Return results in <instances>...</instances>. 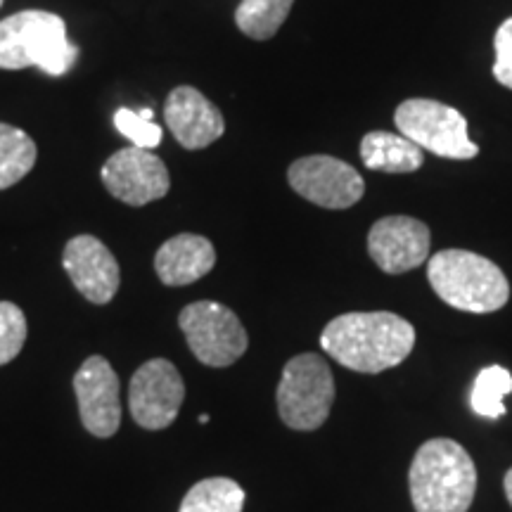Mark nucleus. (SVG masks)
Returning <instances> with one entry per match:
<instances>
[{"instance_id": "obj_1", "label": "nucleus", "mask_w": 512, "mask_h": 512, "mask_svg": "<svg viewBox=\"0 0 512 512\" xmlns=\"http://www.w3.org/2000/svg\"><path fill=\"white\" fill-rule=\"evenodd\" d=\"M320 347L339 366L377 375L401 366L415 347V328L389 311L344 313L332 318L320 335Z\"/></svg>"}, {"instance_id": "obj_2", "label": "nucleus", "mask_w": 512, "mask_h": 512, "mask_svg": "<svg viewBox=\"0 0 512 512\" xmlns=\"http://www.w3.org/2000/svg\"><path fill=\"white\" fill-rule=\"evenodd\" d=\"M408 486L415 512H467L477 494L475 460L458 441L430 439L415 453Z\"/></svg>"}, {"instance_id": "obj_3", "label": "nucleus", "mask_w": 512, "mask_h": 512, "mask_svg": "<svg viewBox=\"0 0 512 512\" xmlns=\"http://www.w3.org/2000/svg\"><path fill=\"white\" fill-rule=\"evenodd\" d=\"M427 278L441 302L467 313L501 311L510 299L505 273L494 261L467 249H444L427 264Z\"/></svg>"}, {"instance_id": "obj_4", "label": "nucleus", "mask_w": 512, "mask_h": 512, "mask_svg": "<svg viewBox=\"0 0 512 512\" xmlns=\"http://www.w3.org/2000/svg\"><path fill=\"white\" fill-rule=\"evenodd\" d=\"M79 48L69 43L67 24L46 10H24L0 22V69L38 67L62 76L76 64Z\"/></svg>"}, {"instance_id": "obj_5", "label": "nucleus", "mask_w": 512, "mask_h": 512, "mask_svg": "<svg viewBox=\"0 0 512 512\" xmlns=\"http://www.w3.org/2000/svg\"><path fill=\"white\" fill-rule=\"evenodd\" d=\"M278 415L290 430L313 432L325 425L335 403V377L318 354H299L287 361L280 377Z\"/></svg>"}, {"instance_id": "obj_6", "label": "nucleus", "mask_w": 512, "mask_h": 512, "mask_svg": "<svg viewBox=\"0 0 512 512\" xmlns=\"http://www.w3.org/2000/svg\"><path fill=\"white\" fill-rule=\"evenodd\" d=\"M394 124L401 136L437 157L475 159L479 155V147L467 133V119L444 102L427 98L401 102L394 112Z\"/></svg>"}, {"instance_id": "obj_7", "label": "nucleus", "mask_w": 512, "mask_h": 512, "mask_svg": "<svg viewBox=\"0 0 512 512\" xmlns=\"http://www.w3.org/2000/svg\"><path fill=\"white\" fill-rule=\"evenodd\" d=\"M178 328L195 358L209 368H228L245 356L249 337L238 313L219 302L188 304L178 316Z\"/></svg>"}, {"instance_id": "obj_8", "label": "nucleus", "mask_w": 512, "mask_h": 512, "mask_svg": "<svg viewBox=\"0 0 512 512\" xmlns=\"http://www.w3.org/2000/svg\"><path fill=\"white\" fill-rule=\"evenodd\" d=\"M185 382L166 358H152L140 366L128 384V411L143 430H166L181 413Z\"/></svg>"}, {"instance_id": "obj_9", "label": "nucleus", "mask_w": 512, "mask_h": 512, "mask_svg": "<svg viewBox=\"0 0 512 512\" xmlns=\"http://www.w3.org/2000/svg\"><path fill=\"white\" fill-rule=\"evenodd\" d=\"M292 190L323 209H349L366 195V181L354 166L330 155L297 159L287 171Z\"/></svg>"}, {"instance_id": "obj_10", "label": "nucleus", "mask_w": 512, "mask_h": 512, "mask_svg": "<svg viewBox=\"0 0 512 512\" xmlns=\"http://www.w3.org/2000/svg\"><path fill=\"white\" fill-rule=\"evenodd\" d=\"M100 176L107 192L131 207H145V204L162 200L171 188L166 164L155 152L143 150V147H126V150L114 152L102 166Z\"/></svg>"}, {"instance_id": "obj_11", "label": "nucleus", "mask_w": 512, "mask_h": 512, "mask_svg": "<svg viewBox=\"0 0 512 512\" xmlns=\"http://www.w3.org/2000/svg\"><path fill=\"white\" fill-rule=\"evenodd\" d=\"M119 375L105 356H88L74 375L79 418L98 439H110L121 427Z\"/></svg>"}, {"instance_id": "obj_12", "label": "nucleus", "mask_w": 512, "mask_h": 512, "mask_svg": "<svg viewBox=\"0 0 512 512\" xmlns=\"http://www.w3.org/2000/svg\"><path fill=\"white\" fill-rule=\"evenodd\" d=\"M430 228L411 216H387L368 233L370 259L389 275L413 271L430 259Z\"/></svg>"}, {"instance_id": "obj_13", "label": "nucleus", "mask_w": 512, "mask_h": 512, "mask_svg": "<svg viewBox=\"0 0 512 512\" xmlns=\"http://www.w3.org/2000/svg\"><path fill=\"white\" fill-rule=\"evenodd\" d=\"M62 266L76 290L91 304H110L121 285L114 254L93 235H76L62 252Z\"/></svg>"}, {"instance_id": "obj_14", "label": "nucleus", "mask_w": 512, "mask_h": 512, "mask_svg": "<svg viewBox=\"0 0 512 512\" xmlns=\"http://www.w3.org/2000/svg\"><path fill=\"white\" fill-rule=\"evenodd\" d=\"M164 119L185 150H204L226 131L219 107L192 86H178L169 93Z\"/></svg>"}, {"instance_id": "obj_15", "label": "nucleus", "mask_w": 512, "mask_h": 512, "mask_svg": "<svg viewBox=\"0 0 512 512\" xmlns=\"http://www.w3.org/2000/svg\"><path fill=\"white\" fill-rule=\"evenodd\" d=\"M216 264V249L207 238L181 233L166 240L155 256V271L164 285H192L211 273Z\"/></svg>"}, {"instance_id": "obj_16", "label": "nucleus", "mask_w": 512, "mask_h": 512, "mask_svg": "<svg viewBox=\"0 0 512 512\" xmlns=\"http://www.w3.org/2000/svg\"><path fill=\"white\" fill-rule=\"evenodd\" d=\"M361 159L370 171H384V174H411L418 171L425 157L413 140L401 133L370 131L361 140Z\"/></svg>"}, {"instance_id": "obj_17", "label": "nucleus", "mask_w": 512, "mask_h": 512, "mask_svg": "<svg viewBox=\"0 0 512 512\" xmlns=\"http://www.w3.org/2000/svg\"><path fill=\"white\" fill-rule=\"evenodd\" d=\"M38 150L22 128L0 124V190L17 185L36 166Z\"/></svg>"}, {"instance_id": "obj_18", "label": "nucleus", "mask_w": 512, "mask_h": 512, "mask_svg": "<svg viewBox=\"0 0 512 512\" xmlns=\"http://www.w3.org/2000/svg\"><path fill=\"white\" fill-rule=\"evenodd\" d=\"M245 489L228 477H209L185 494L178 512H242Z\"/></svg>"}, {"instance_id": "obj_19", "label": "nucleus", "mask_w": 512, "mask_h": 512, "mask_svg": "<svg viewBox=\"0 0 512 512\" xmlns=\"http://www.w3.org/2000/svg\"><path fill=\"white\" fill-rule=\"evenodd\" d=\"M292 5L294 0H242L235 10V24L254 41H268L283 27Z\"/></svg>"}, {"instance_id": "obj_20", "label": "nucleus", "mask_w": 512, "mask_h": 512, "mask_svg": "<svg viewBox=\"0 0 512 512\" xmlns=\"http://www.w3.org/2000/svg\"><path fill=\"white\" fill-rule=\"evenodd\" d=\"M512 392V375L503 366H489L479 370L475 387H472L470 406L482 418L498 420L505 415L503 399Z\"/></svg>"}, {"instance_id": "obj_21", "label": "nucleus", "mask_w": 512, "mask_h": 512, "mask_svg": "<svg viewBox=\"0 0 512 512\" xmlns=\"http://www.w3.org/2000/svg\"><path fill=\"white\" fill-rule=\"evenodd\" d=\"M27 335L29 325L24 311L12 302H0V366H8L22 354Z\"/></svg>"}, {"instance_id": "obj_22", "label": "nucleus", "mask_w": 512, "mask_h": 512, "mask_svg": "<svg viewBox=\"0 0 512 512\" xmlns=\"http://www.w3.org/2000/svg\"><path fill=\"white\" fill-rule=\"evenodd\" d=\"M155 112L152 110H140V112H133V110H126V107H121V110L114 114V126H117V131L121 136L131 140L133 147H143V150H152V147H157L162 143V126H157L155 121Z\"/></svg>"}, {"instance_id": "obj_23", "label": "nucleus", "mask_w": 512, "mask_h": 512, "mask_svg": "<svg viewBox=\"0 0 512 512\" xmlns=\"http://www.w3.org/2000/svg\"><path fill=\"white\" fill-rule=\"evenodd\" d=\"M496 62H494V76L496 81L505 88H512V17L496 31Z\"/></svg>"}, {"instance_id": "obj_24", "label": "nucleus", "mask_w": 512, "mask_h": 512, "mask_svg": "<svg viewBox=\"0 0 512 512\" xmlns=\"http://www.w3.org/2000/svg\"><path fill=\"white\" fill-rule=\"evenodd\" d=\"M503 489H505V498H508V503L512 505V467L508 470V475L503 479Z\"/></svg>"}, {"instance_id": "obj_25", "label": "nucleus", "mask_w": 512, "mask_h": 512, "mask_svg": "<svg viewBox=\"0 0 512 512\" xmlns=\"http://www.w3.org/2000/svg\"><path fill=\"white\" fill-rule=\"evenodd\" d=\"M3 3H5V0H0V8H3Z\"/></svg>"}]
</instances>
